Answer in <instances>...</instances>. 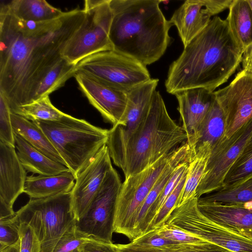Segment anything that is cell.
Masks as SVG:
<instances>
[{
	"mask_svg": "<svg viewBox=\"0 0 252 252\" xmlns=\"http://www.w3.org/2000/svg\"><path fill=\"white\" fill-rule=\"evenodd\" d=\"M79 8L42 22L18 19L0 8V93L11 112L35 100L46 74L63 58L67 43L84 23Z\"/></svg>",
	"mask_w": 252,
	"mask_h": 252,
	"instance_id": "1",
	"label": "cell"
},
{
	"mask_svg": "<svg viewBox=\"0 0 252 252\" xmlns=\"http://www.w3.org/2000/svg\"><path fill=\"white\" fill-rule=\"evenodd\" d=\"M242 56L226 19L214 16L170 64L166 90L172 94L195 88L214 92L234 73Z\"/></svg>",
	"mask_w": 252,
	"mask_h": 252,
	"instance_id": "2",
	"label": "cell"
},
{
	"mask_svg": "<svg viewBox=\"0 0 252 252\" xmlns=\"http://www.w3.org/2000/svg\"><path fill=\"white\" fill-rule=\"evenodd\" d=\"M159 0H110L109 38L113 50L147 66L158 61L170 45L173 25L162 12Z\"/></svg>",
	"mask_w": 252,
	"mask_h": 252,
	"instance_id": "3",
	"label": "cell"
},
{
	"mask_svg": "<svg viewBox=\"0 0 252 252\" xmlns=\"http://www.w3.org/2000/svg\"><path fill=\"white\" fill-rule=\"evenodd\" d=\"M187 140L186 132L170 117L160 93L156 91L147 117L112 160L126 178L152 165Z\"/></svg>",
	"mask_w": 252,
	"mask_h": 252,
	"instance_id": "4",
	"label": "cell"
},
{
	"mask_svg": "<svg viewBox=\"0 0 252 252\" xmlns=\"http://www.w3.org/2000/svg\"><path fill=\"white\" fill-rule=\"evenodd\" d=\"M33 122L45 133L75 178L106 145L108 137L109 130L68 114L58 121Z\"/></svg>",
	"mask_w": 252,
	"mask_h": 252,
	"instance_id": "5",
	"label": "cell"
},
{
	"mask_svg": "<svg viewBox=\"0 0 252 252\" xmlns=\"http://www.w3.org/2000/svg\"><path fill=\"white\" fill-rule=\"evenodd\" d=\"M20 223L29 225L40 245V252H53L63 234L76 223L71 191L52 196L30 199L17 212Z\"/></svg>",
	"mask_w": 252,
	"mask_h": 252,
	"instance_id": "6",
	"label": "cell"
},
{
	"mask_svg": "<svg viewBox=\"0 0 252 252\" xmlns=\"http://www.w3.org/2000/svg\"><path fill=\"white\" fill-rule=\"evenodd\" d=\"M176 148L143 170L125 178L116 203L114 232L125 235L130 242L136 239L135 229L140 208L166 168Z\"/></svg>",
	"mask_w": 252,
	"mask_h": 252,
	"instance_id": "7",
	"label": "cell"
},
{
	"mask_svg": "<svg viewBox=\"0 0 252 252\" xmlns=\"http://www.w3.org/2000/svg\"><path fill=\"white\" fill-rule=\"evenodd\" d=\"M85 20L64 47L62 56L76 65L94 54L113 50L109 32L113 18L110 0H86Z\"/></svg>",
	"mask_w": 252,
	"mask_h": 252,
	"instance_id": "8",
	"label": "cell"
},
{
	"mask_svg": "<svg viewBox=\"0 0 252 252\" xmlns=\"http://www.w3.org/2000/svg\"><path fill=\"white\" fill-rule=\"evenodd\" d=\"M90 75L127 93L151 79L146 66L136 60L114 50L91 55L75 66V72Z\"/></svg>",
	"mask_w": 252,
	"mask_h": 252,
	"instance_id": "9",
	"label": "cell"
},
{
	"mask_svg": "<svg viewBox=\"0 0 252 252\" xmlns=\"http://www.w3.org/2000/svg\"><path fill=\"white\" fill-rule=\"evenodd\" d=\"M198 199L191 198L175 208L165 223L174 225L231 252H252V238L230 230L207 219L198 209Z\"/></svg>",
	"mask_w": 252,
	"mask_h": 252,
	"instance_id": "10",
	"label": "cell"
},
{
	"mask_svg": "<svg viewBox=\"0 0 252 252\" xmlns=\"http://www.w3.org/2000/svg\"><path fill=\"white\" fill-rule=\"evenodd\" d=\"M122 184L118 172L112 166L88 210L76 221L78 230L96 239L112 242L115 208Z\"/></svg>",
	"mask_w": 252,
	"mask_h": 252,
	"instance_id": "11",
	"label": "cell"
},
{
	"mask_svg": "<svg viewBox=\"0 0 252 252\" xmlns=\"http://www.w3.org/2000/svg\"><path fill=\"white\" fill-rule=\"evenodd\" d=\"M252 134V118L231 137L224 138L212 151L196 193L198 198L223 187L226 174Z\"/></svg>",
	"mask_w": 252,
	"mask_h": 252,
	"instance_id": "12",
	"label": "cell"
},
{
	"mask_svg": "<svg viewBox=\"0 0 252 252\" xmlns=\"http://www.w3.org/2000/svg\"><path fill=\"white\" fill-rule=\"evenodd\" d=\"M158 82V79L151 78L126 93L127 105L122 122L109 130L106 145L112 159L147 117Z\"/></svg>",
	"mask_w": 252,
	"mask_h": 252,
	"instance_id": "13",
	"label": "cell"
},
{
	"mask_svg": "<svg viewBox=\"0 0 252 252\" xmlns=\"http://www.w3.org/2000/svg\"><path fill=\"white\" fill-rule=\"evenodd\" d=\"M214 93L225 116L223 139L228 138L252 118V74L242 70L228 85Z\"/></svg>",
	"mask_w": 252,
	"mask_h": 252,
	"instance_id": "14",
	"label": "cell"
},
{
	"mask_svg": "<svg viewBox=\"0 0 252 252\" xmlns=\"http://www.w3.org/2000/svg\"><path fill=\"white\" fill-rule=\"evenodd\" d=\"M73 77L81 91L104 119L112 126L121 123L127 105L126 92L84 72H76Z\"/></svg>",
	"mask_w": 252,
	"mask_h": 252,
	"instance_id": "15",
	"label": "cell"
},
{
	"mask_svg": "<svg viewBox=\"0 0 252 252\" xmlns=\"http://www.w3.org/2000/svg\"><path fill=\"white\" fill-rule=\"evenodd\" d=\"M107 145L104 146L77 175L71 191L73 213L78 221L86 213L112 167Z\"/></svg>",
	"mask_w": 252,
	"mask_h": 252,
	"instance_id": "16",
	"label": "cell"
},
{
	"mask_svg": "<svg viewBox=\"0 0 252 252\" xmlns=\"http://www.w3.org/2000/svg\"><path fill=\"white\" fill-rule=\"evenodd\" d=\"M182 127L187 135L190 153L197 142L198 132L205 116L216 100L214 92L195 88L175 93Z\"/></svg>",
	"mask_w": 252,
	"mask_h": 252,
	"instance_id": "17",
	"label": "cell"
},
{
	"mask_svg": "<svg viewBox=\"0 0 252 252\" xmlns=\"http://www.w3.org/2000/svg\"><path fill=\"white\" fill-rule=\"evenodd\" d=\"M27 177L15 147L0 141V198L13 207L24 192Z\"/></svg>",
	"mask_w": 252,
	"mask_h": 252,
	"instance_id": "18",
	"label": "cell"
},
{
	"mask_svg": "<svg viewBox=\"0 0 252 252\" xmlns=\"http://www.w3.org/2000/svg\"><path fill=\"white\" fill-rule=\"evenodd\" d=\"M198 207L205 217L225 228L245 235L252 232V210L242 205H224L198 198Z\"/></svg>",
	"mask_w": 252,
	"mask_h": 252,
	"instance_id": "19",
	"label": "cell"
},
{
	"mask_svg": "<svg viewBox=\"0 0 252 252\" xmlns=\"http://www.w3.org/2000/svg\"><path fill=\"white\" fill-rule=\"evenodd\" d=\"M211 17L201 0H187L174 11L169 21L176 27L186 47L208 25Z\"/></svg>",
	"mask_w": 252,
	"mask_h": 252,
	"instance_id": "20",
	"label": "cell"
},
{
	"mask_svg": "<svg viewBox=\"0 0 252 252\" xmlns=\"http://www.w3.org/2000/svg\"><path fill=\"white\" fill-rule=\"evenodd\" d=\"M18 157L28 172L39 175H56L69 171L64 164L51 159L14 133Z\"/></svg>",
	"mask_w": 252,
	"mask_h": 252,
	"instance_id": "21",
	"label": "cell"
},
{
	"mask_svg": "<svg viewBox=\"0 0 252 252\" xmlns=\"http://www.w3.org/2000/svg\"><path fill=\"white\" fill-rule=\"evenodd\" d=\"M75 180L70 170L56 175L29 176L26 178L24 192L30 199L48 197L70 192Z\"/></svg>",
	"mask_w": 252,
	"mask_h": 252,
	"instance_id": "22",
	"label": "cell"
},
{
	"mask_svg": "<svg viewBox=\"0 0 252 252\" xmlns=\"http://www.w3.org/2000/svg\"><path fill=\"white\" fill-rule=\"evenodd\" d=\"M13 131L28 143L52 160L64 164L65 162L43 131L34 122L21 115L12 113Z\"/></svg>",
	"mask_w": 252,
	"mask_h": 252,
	"instance_id": "23",
	"label": "cell"
},
{
	"mask_svg": "<svg viewBox=\"0 0 252 252\" xmlns=\"http://www.w3.org/2000/svg\"><path fill=\"white\" fill-rule=\"evenodd\" d=\"M0 7L18 19L26 21H49L64 13L45 0H12L1 3Z\"/></svg>",
	"mask_w": 252,
	"mask_h": 252,
	"instance_id": "24",
	"label": "cell"
},
{
	"mask_svg": "<svg viewBox=\"0 0 252 252\" xmlns=\"http://www.w3.org/2000/svg\"><path fill=\"white\" fill-rule=\"evenodd\" d=\"M226 20L243 54L252 44V10L247 0H233Z\"/></svg>",
	"mask_w": 252,
	"mask_h": 252,
	"instance_id": "25",
	"label": "cell"
},
{
	"mask_svg": "<svg viewBox=\"0 0 252 252\" xmlns=\"http://www.w3.org/2000/svg\"><path fill=\"white\" fill-rule=\"evenodd\" d=\"M225 128V116L216 98L199 127L197 142L190 155L201 147H206L212 151L223 139Z\"/></svg>",
	"mask_w": 252,
	"mask_h": 252,
	"instance_id": "26",
	"label": "cell"
},
{
	"mask_svg": "<svg viewBox=\"0 0 252 252\" xmlns=\"http://www.w3.org/2000/svg\"><path fill=\"white\" fill-rule=\"evenodd\" d=\"M211 152L208 148L201 147L190 156L185 183L175 208L191 198L196 197V190L204 175Z\"/></svg>",
	"mask_w": 252,
	"mask_h": 252,
	"instance_id": "27",
	"label": "cell"
},
{
	"mask_svg": "<svg viewBox=\"0 0 252 252\" xmlns=\"http://www.w3.org/2000/svg\"><path fill=\"white\" fill-rule=\"evenodd\" d=\"M199 198L224 205H243L252 201V177L237 185L222 188Z\"/></svg>",
	"mask_w": 252,
	"mask_h": 252,
	"instance_id": "28",
	"label": "cell"
},
{
	"mask_svg": "<svg viewBox=\"0 0 252 252\" xmlns=\"http://www.w3.org/2000/svg\"><path fill=\"white\" fill-rule=\"evenodd\" d=\"M117 245L118 252H231L208 242L199 244H177L158 248L139 246L131 242Z\"/></svg>",
	"mask_w": 252,
	"mask_h": 252,
	"instance_id": "29",
	"label": "cell"
},
{
	"mask_svg": "<svg viewBox=\"0 0 252 252\" xmlns=\"http://www.w3.org/2000/svg\"><path fill=\"white\" fill-rule=\"evenodd\" d=\"M12 113L23 116L32 122L58 121L66 115L52 104L49 95L43 96L31 103L19 106Z\"/></svg>",
	"mask_w": 252,
	"mask_h": 252,
	"instance_id": "30",
	"label": "cell"
},
{
	"mask_svg": "<svg viewBox=\"0 0 252 252\" xmlns=\"http://www.w3.org/2000/svg\"><path fill=\"white\" fill-rule=\"evenodd\" d=\"M75 66L64 59L56 64L40 82L35 93V100L49 95L63 86L69 78L74 76Z\"/></svg>",
	"mask_w": 252,
	"mask_h": 252,
	"instance_id": "31",
	"label": "cell"
},
{
	"mask_svg": "<svg viewBox=\"0 0 252 252\" xmlns=\"http://www.w3.org/2000/svg\"><path fill=\"white\" fill-rule=\"evenodd\" d=\"M251 177H252V134L239 157L226 174L222 188L237 185Z\"/></svg>",
	"mask_w": 252,
	"mask_h": 252,
	"instance_id": "32",
	"label": "cell"
},
{
	"mask_svg": "<svg viewBox=\"0 0 252 252\" xmlns=\"http://www.w3.org/2000/svg\"><path fill=\"white\" fill-rule=\"evenodd\" d=\"M189 161L184 162L178 167L161 193L151 206L144 222L143 234L149 231L153 221L165 201L180 180L187 174Z\"/></svg>",
	"mask_w": 252,
	"mask_h": 252,
	"instance_id": "33",
	"label": "cell"
},
{
	"mask_svg": "<svg viewBox=\"0 0 252 252\" xmlns=\"http://www.w3.org/2000/svg\"><path fill=\"white\" fill-rule=\"evenodd\" d=\"M20 222L14 216L0 219V252L20 245Z\"/></svg>",
	"mask_w": 252,
	"mask_h": 252,
	"instance_id": "34",
	"label": "cell"
},
{
	"mask_svg": "<svg viewBox=\"0 0 252 252\" xmlns=\"http://www.w3.org/2000/svg\"><path fill=\"white\" fill-rule=\"evenodd\" d=\"M90 237L78 230L75 224L61 237L53 252H80L81 247Z\"/></svg>",
	"mask_w": 252,
	"mask_h": 252,
	"instance_id": "35",
	"label": "cell"
},
{
	"mask_svg": "<svg viewBox=\"0 0 252 252\" xmlns=\"http://www.w3.org/2000/svg\"><path fill=\"white\" fill-rule=\"evenodd\" d=\"M187 174L168 196L153 221L149 230L165 224L169 216L175 208L179 197L184 187Z\"/></svg>",
	"mask_w": 252,
	"mask_h": 252,
	"instance_id": "36",
	"label": "cell"
},
{
	"mask_svg": "<svg viewBox=\"0 0 252 252\" xmlns=\"http://www.w3.org/2000/svg\"><path fill=\"white\" fill-rule=\"evenodd\" d=\"M11 111L4 96L0 93V141L15 147Z\"/></svg>",
	"mask_w": 252,
	"mask_h": 252,
	"instance_id": "37",
	"label": "cell"
},
{
	"mask_svg": "<svg viewBox=\"0 0 252 252\" xmlns=\"http://www.w3.org/2000/svg\"><path fill=\"white\" fill-rule=\"evenodd\" d=\"M155 228L161 236L177 243L199 244L207 242L172 224L165 223Z\"/></svg>",
	"mask_w": 252,
	"mask_h": 252,
	"instance_id": "38",
	"label": "cell"
},
{
	"mask_svg": "<svg viewBox=\"0 0 252 252\" xmlns=\"http://www.w3.org/2000/svg\"><path fill=\"white\" fill-rule=\"evenodd\" d=\"M131 242L137 246L150 248H158L179 244L161 236L158 232L157 228L149 230Z\"/></svg>",
	"mask_w": 252,
	"mask_h": 252,
	"instance_id": "39",
	"label": "cell"
},
{
	"mask_svg": "<svg viewBox=\"0 0 252 252\" xmlns=\"http://www.w3.org/2000/svg\"><path fill=\"white\" fill-rule=\"evenodd\" d=\"M20 252H41L40 243L29 225L20 223Z\"/></svg>",
	"mask_w": 252,
	"mask_h": 252,
	"instance_id": "40",
	"label": "cell"
},
{
	"mask_svg": "<svg viewBox=\"0 0 252 252\" xmlns=\"http://www.w3.org/2000/svg\"><path fill=\"white\" fill-rule=\"evenodd\" d=\"M80 252H118L117 244L91 237L81 247Z\"/></svg>",
	"mask_w": 252,
	"mask_h": 252,
	"instance_id": "41",
	"label": "cell"
},
{
	"mask_svg": "<svg viewBox=\"0 0 252 252\" xmlns=\"http://www.w3.org/2000/svg\"><path fill=\"white\" fill-rule=\"evenodd\" d=\"M233 0H201L203 5L211 16L229 8Z\"/></svg>",
	"mask_w": 252,
	"mask_h": 252,
	"instance_id": "42",
	"label": "cell"
},
{
	"mask_svg": "<svg viewBox=\"0 0 252 252\" xmlns=\"http://www.w3.org/2000/svg\"><path fill=\"white\" fill-rule=\"evenodd\" d=\"M243 69L252 74V44L244 52L242 58Z\"/></svg>",
	"mask_w": 252,
	"mask_h": 252,
	"instance_id": "43",
	"label": "cell"
},
{
	"mask_svg": "<svg viewBox=\"0 0 252 252\" xmlns=\"http://www.w3.org/2000/svg\"><path fill=\"white\" fill-rule=\"evenodd\" d=\"M0 219L7 218L14 216L16 214L13 207L0 198Z\"/></svg>",
	"mask_w": 252,
	"mask_h": 252,
	"instance_id": "44",
	"label": "cell"
},
{
	"mask_svg": "<svg viewBox=\"0 0 252 252\" xmlns=\"http://www.w3.org/2000/svg\"><path fill=\"white\" fill-rule=\"evenodd\" d=\"M1 252H20V245L9 248Z\"/></svg>",
	"mask_w": 252,
	"mask_h": 252,
	"instance_id": "45",
	"label": "cell"
},
{
	"mask_svg": "<svg viewBox=\"0 0 252 252\" xmlns=\"http://www.w3.org/2000/svg\"><path fill=\"white\" fill-rule=\"evenodd\" d=\"M245 208L252 210V201L248 202L242 205Z\"/></svg>",
	"mask_w": 252,
	"mask_h": 252,
	"instance_id": "46",
	"label": "cell"
},
{
	"mask_svg": "<svg viewBox=\"0 0 252 252\" xmlns=\"http://www.w3.org/2000/svg\"><path fill=\"white\" fill-rule=\"evenodd\" d=\"M252 10V0H247Z\"/></svg>",
	"mask_w": 252,
	"mask_h": 252,
	"instance_id": "47",
	"label": "cell"
},
{
	"mask_svg": "<svg viewBox=\"0 0 252 252\" xmlns=\"http://www.w3.org/2000/svg\"><path fill=\"white\" fill-rule=\"evenodd\" d=\"M246 235L252 238V232L246 234Z\"/></svg>",
	"mask_w": 252,
	"mask_h": 252,
	"instance_id": "48",
	"label": "cell"
}]
</instances>
